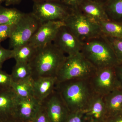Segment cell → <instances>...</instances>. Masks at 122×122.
Instances as JSON below:
<instances>
[{"instance_id": "4316f807", "label": "cell", "mask_w": 122, "mask_h": 122, "mask_svg": "<svg viewBox=\"0 0 122 122\" xmlns=\"http://www.w3.org/2000/svg\"><path fill=\"white\" fill-rule=\"evenodd\" d=\"M64 122H87L83 111L71 112Z\"/></svg>"}, {"instance_id": "d6986e66", "label": "cell", "mask_w": 122, "mask_h": 122, "mask_svg": "<svg viewBox=\"0 0 122 122\" xmlns=\"http://www.w3.org/2000/svg\"><path fill=\"white\" fill-rule=\"evenodd\" d=\"M34 79L31 77L17 82H13L11 88L16 95L21 98L33 97Z\"/></svg>"}, {"instance_id": "e0dca14e", "label": "cell", "mask_w": 122, "mask_h": 122, "mask_svg": "<svg viewBox=\"0 0 122 122\" xmlns=\"http://www.w3.org/2000/svg\"><path fill=\"white\" fill-rule=\"evenodd\" d=\"M107 118L122 113V87H119L103 96Z\"/></svg>"}, {"instance_id": "f1b7e54d", "label": "cell", "mask_w": 122, "mask_h": 122, "mask_svg": "<svg viewBox=\"0 0 122 122\" xmlns=\"http://www.w3.org/2000/svg\"><path fill=\"white\" fill-rule=\"evenodd\" d=\"M32 122H51L45 107L42 104L39 111Z\"/></svg>"}, {"instance_id": "484cf974", "label": "cell", "mask_w": 122, "mask_h": 122, "mask_svg": "<svg viewBox=\"0 0 122 122\" xmlns=\"http://www.w3.org/2000/svg\"><path fill=\"white\" fill-rule=\"evenodd\" d=\"M15 24L0 25V43L7 38H10Z\"/></svg>"}, {"instance_id": "4fadbf2b", "label": "cell", "mask_w": 122, "mask_h": 122, "mask_svg": "<svg viewBox=\"0 0 122 122\" xmlns=\"http://www.w3.org/2000/svg\"><path fill=\"white\" fill-rule=\"evenodd\" d=\"M84 113L87 122H105L107 116L103 96L95 93Z\"/></svg>"}, {"instance_id": "8fae6325", "label": "cell", "mask_w": 122, "mask_h": 122, "mask_svg": "<svg viewBox=\"0 0 122 122\" xmlns=\"http://www.w3.org/2000/svg\"><path fill=\"white\" fill-rule=\"evenodd\" d=\"M63 25L64 22L61 21H50L41 24L29 42L37 49L52 43Z\"/></svg>"}, {"instance_id": "4dcf8cb0", "label": "cell", "mask_w": 122, "mask_h": 122, "mask_svg": "<svg viewBox=\"0 0 122 122\" xmlns=\"http://www.w3.org/2000/svg\"><path fill=\"white\" fill-rule=\"evenodd\" d=\"M116 73L120 86L122 87V64H119L115 67Z\"/></svg>"}, {"instance_id": "e575fe53", "label": "cell", "mask_w": 122, "mask_h": 122, "mask_svg": "<svg viewBox=\"0 0 122 122\" xmlns=\"http://www.w3.org/2000/svg\"><path fill=\"white\" fill-rule=\"evenodd\" d=\"M34 2H48V1H61V0H32Z\"/></svg>"}, {"instance_id": "1f68e13d", "label": "cell", "mask_w": 122, "mask_h": 122, "mask_svg": "<svg viewBox=\"0 0 122 122\" xmlns=\"http://www.w3.org/2000/svg\"><path fill=\"white\" fill-rule=\"evenodd\" d=\"M105 122H122V113L107 118Z\"/></svg>"}, {"instance_id": "7a4b0ae2", "label": "cell", "mask_w": 122, "mask_h": 122, "mask_svg": "<svg viewBox=\"0 0 122 122\" xmlns=\"http://www.w3.org/2000/svg\"><path fill=\"white\" fill-rule=\"evenodd\" d=\"M66 55L53 43L38 48L29 64L33 79L41 77H56Z\"/></svg>"}, {"instance_id": "ba28073f", "label": "cell", "mask_w": 122, "mask_h": 122, "mask_svg": "<svg viewBox=\"0 0 122 122\" xmlns=\"http://www.w3.org/2000/svg\"><path fill=\"white\" fill-rule=\"evenodd\" d=\"M89 79L95 93L102 96L120 87L115 67L97 69Z\"/></svg>"}, {"instance_id": "cb8c5ba5", "label": "cell", "mask_w": 122, "mask_h": 122, "mask_svg": "<svg viewBox=\"0 0 122 122\" xmlns=\"http://www.w3.org/2000/svg\"><path fill=\"white\" fill-rule=\"evenodd\" d=\"M105 37L112 46L119 64H122V38Z\"/></svg>"}, {"instance_id": "8992f818", "label": "cell", "mask_w": 122, "mask_h": 122, "mask_svg": "<svg viewBox=\"0 0 122 122\" xmlns=\"http://www.w3.org/2000/svg\"><path fill=\"white\" fill-rule=\"evenodd\" d=\"M72 10L61 1L34 2L32 12L41 24L50 21H64Z\"/></svg>"}, {"instance_id": "ffe728a7", "label": "cell", "mask_w": 122, "mask_h": 122, "mask_svg": "<svg viewBox=\"0 0 122 122\" xmlns=\"http://www.w3.org/2000/svg\"><path fill=\"white\" fill-rule=\"evenodd\" d=\"M103 5L109 20L122 24V0H107Z\"/></svg>"}, {"instance_id": "d590c367", "label": "cell", "mask_w": 122, "mask_h": 122, "mask_svg": "<svg viewBox=\"0 0 122 122\" xmlns=\"http://www.w3.org/2000/svg\"><path fill=\"white\" fill-rule=\"evenodd\" d=\"M92 0L95 1H97V2H100V3L103 4L107 0Z\"/></svg>"}, {"instance_id": "7402d4cb", "label": "cell", "mask_w": 122, "mask_h": 122, "mask_svg": "<svg viewBox=\"0 0 122 122\" xmlns=\"http://www.w3.org/2000/svg\"><path fill=\"white\" fill-rule=\"evenodd\" d=\"M24 13L16 9L0 6V25H15Z\"/></svg>"}, {"instance_id": "3957f363", "label": "cell", "mask_w": 122, "mask_h": 122, "mask_svg": "<svg viewBox=\"0 0 122 122\" xmlns=\"http://www.w3.org/2000/svg\"><path fill=\"white\" fill-rule=\"evenodd\" d=\"M81 52L96 69L119 64L111 45L103 35L82 42Z\"/></svg>"}, {"instance_id": "836d02e7", "label": "cell", "mask_w": 122, "mask_h": 122, "mask_svg": "<svg viewBox=\"0 0 122 122\" xmlns=\"http://www.w3.org/2000/svg\"><path fill=\"white\" fill-rule=\"evenodd\" d=\"M24 122L20 120H18L16 118L13 117L11 118L10 119L8 120H5V121H3V122Z\"/></svg>"}, {"instance_id": "5bb4252c", "label": "cell", "mask_w": 122, "mask_h": 122, "mask_svg": "<svg viewBox=\"0 0 122 122\" xmlns=\"http://www.w3.org/2000/svg\"><path fill=\"white\" fill-rule=\"evenodd\" d=\"M78 9L91 20L99 25L109 20L102 3L92 0H84Z\"/></svg>"}, {"instance_id": "44dd1931", "label": "cell", "mask_w": 122, "mask_h": 122, "mask_svg": "<svg viewBox=\"0 0 122 122\" xmlns=\"http://www.w3.org/2000/svg\"><path fill=\"white\" fill-rule=\"evenodd\" d=\"M99 25L103 36L122 38V24L109 20L100 22Z\"/></svg>"}, {"instance_id": "8d00e7d4", "label": "cell", "mask_w": 122, "mask_h": 122, "mask_svg": "<svg viewBox=\"0 0 122 122\" xmlns=\"http://www.w3.org/2000/svg\"><path fill=\"white\" fill-rule=\"evenodd\" d=\"M5 1V0H0V4L2 2Z\"/></svg>"}, {"instance_id": "ac0fdd59", "label": "cell", "mask_w": 122, "mask_h": 122, "mask_svg": "<svg viewBox=\"0 0 122 122\" xmlns=\"http://www.w3.org/2000/svg\"><path fill=\"white\" fill-rule=\"evenodd\" d=\"M12 50L13 58L16 62L29 63L35 56L37 48L29 42Z\"/></svg>"}, {"instance_id": "9a60e30c", "label": "cell", "mask_w": 122, "mask_h": 122, "mask_svg": "<svg viewBox=\"0 0 122 122\" xmlns=\"http://www.w3.org/2000/svg\"><path fill=\"white\" fill-rule=\"evenodd\" d=\"M16 98L11 87L0 89V122L14 117Z\"/></svg>"}, {"instance_id": "9c48e42d", "label": "cell", "mask_w": 122, "mask_h": 122, "mask_svg": "<svg viewBox=\"0 0 122 122\" xmlns=\"http://www.w3.org/2000/svg\"><path fill=\"white\" fill-rule=\"evenodd\" d=\"M41 104L51 122H64L70 113L56 89Z\"/></svg>"}, {"instance_id": "277c9868", "label": "cell", "mask_w": 122, "mask_h": 122, "mask_svg": "<svg viewBox=\"0 0 122 122\" xmlns=\"http://www.w3.org/2000/svg\"><path fill=\"white\" fill-rule=\"evenodd\" d=\"M97 70L80 52L66 56L57 74V81L89 79Z\"/></svg>"}, {"instance_id": "f546056e", "label": "cell", "mask_w": 122, "mask_h": 122, "mask_svg": "<svg viewBox=\"0 0 122 122\" xmlns=\"http://www.w3.org/2000/svg\"><path fill=\"white\" fill-rule=\"evenodd\" d=\"M84 0H61V2L71 9L73 10L78 8Z\"/></svg>"}, {"instance_id": "603a6c76", "label": "cell", "mask_w": 122, "mask_h": 122, "mask_svg": "<svg viewBox=\"0 0 122 122\" xmlns=\"http://www.w3.org/2000/svg\"><path fill=\"white\" fill-rule=\"evenodd\" d=\"M11 75L13 82L18 81L31 77L32 69L29 63L16 62Z\"/></svg>"}, {"instance_id": "2e32d148", "label": "cell", "mask_w": 122, "mask_h": 122, "mask_svg": "<svg viewBox=\"0 0 122 122\" xmlns=\"http://www.w3.org/2000/svg\"><path fill=\"white\" fill-rule=\"evenodd\" d=\"M33 79V97L41 103L55 90L56 77H41Z\"/></svg>"}, {"instance_id": "d4e9b609", "label": "cell", "mask_w": 122, "mask_h": 122, "mask_svg": "<svg viewBox=\"0 0 122 122\" xmlns=\"http://www.w3.org/2000/svg\"><path fill=\"white\" fill-rule=\"evenodd\" d=\"M13 82L11 75L0 69V89L10 88Z\"/></svg>"}, {"instance_id": "7c38bea8", "label": "cell", "mask_w": 122, "mask_h": 122, "mask_svg": "<svg viewBox=\"0 0 122 122\" xmlns=\"http://www.w3.org/2000/svg\"><path fill=\"white\" fill-rule=\"evenodd\" d=\"M41 105L34 97L21 98L17 96L14 117L24 122H32Z\"/></svg>"}, {"instance_id": "5b68a950", "label": "cell", "mask_w": 122, "mask_h": 122, "mask_svg": "<svg viewBox=\"0 0 122 122\" xmlns=\"http://www.w3.org/2000/svg\"><path fill=\"white\" fill-rule=\"evenodd\" d=\"M64 23L82 42L102 35L99 25L91 20L78 8L72 10Z\"/></svg>"}, {"instance_id": "83f0119b", "label": "cell", "mask_w": 122, "mask_h": 122, "mask_svg": "<svg viewBox=\"0 0 122 122\" xmlns=\"http://www.w3.org/2000/svg\"><path fill=\"white\" fill-rule=\"evenodd\" d=\"M11 58H13L12 50L5 49L0 45V69L5 61Z\"/></svg>"}, {"instance_id": "d6a6232c", "label": "cell", "mask_w": 122, "mask_h": 122, "mask_svg": "<svg viewBox=\"0 0 122 122\" xmlns=\"http://www.w3.org/2000/svg\"><path fill=\"white\" fill-rule=\"evenodd\" d=\"M23 0H5L6 6L18 4Z\"/></svg>"}, {"instance_id": "30bf717a", "label": "cell", "mask_w": 122, "mask_h": 122, "mask_svg": "<svg viewBox=\"0 0 122 122\" xmlns=\"http://www.w3.org/2000/svg\"><path fill=\"white\" fill-rule=\"evenodd\" d=\"M53 43L67 56L80 52L82 42L65 25L59 29Z\"/></svg>"}, {"instance_id": "6da1fadb", "label": "cell", "mask_w": 122, "mask_h": 122, "mask_svg": "<svg viewBox=\"0 0 122 122\" xmlns=\"http://www.w3.org/2000/svg\"><path fill=\"white\" fill-rule=\"evenodd\" d=\"M55 89L70 113L85 111L95 94L89 78L57 82Z\"/></svg>"}, {"instance_id": "52a82bcc", "label": "cell", "mask_w": 122, "mask_h": 122, "mask_svg": "<svg viewBox=\"0 0 122 122\" xmlns=\"http://www.w3.org/2000/svg\"><path fill=\"white\" fill-rule=\"evenodd\" d=\"M41 24L32 13H24L9 38L10 47L13 49L29 42Z\"/></svg>"}]
</instances>
